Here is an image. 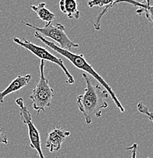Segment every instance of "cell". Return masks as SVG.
Returning <instances> with one entry per match:
<instances>
[{
    "label": "cell",
    "mask_w": 153,
    "mask_h": 158,
    "mask_svg": "<svg viewBox=\"0 0 153 158\" xmlns=\"http://www.w3.org/2000/svg\"><path fill=\"white\" fill-rule=\"evenodd\" d=\"M46 61L40 60V79L36 88L33 90L32 94L29 98L32 101V106L37 114L45 111V109L52 106V100L54 97L53 89L49 85L48 79L44 75V66Z\"/></svg>",
    "instance_id": "cell-3"
},
{
    "label": "cell",
    "mask_w": 153,
    "mask_h": 158,
    "mask_svg": "<svg viewBox=\"0 0 153 158\" xmlns=\"http://www.w3.org/2000/svg\"><path fill=\"white\" fill-rule=\"evenodd\" d=\"M82 77L86 83V88L83 94L77 97L76 104L86 124H90L95 116L100 117L102 110L108 107L104 99L108 98L109 94L101 85H92L90 77L86 73H82Z\"/></svg>",
    "instance_id": "cell-1"
},
{
    "label": "cell",
    "mask_w": 153,
    "mask_h": 158,
    "mask_svg": "<svg viewBox=\"0 0 153 158\" xmlns=\"http://www.w3.org/2000/svg\"><path fill=\"white\" fill-rule=\"evenodd\" d=\"M34 37H35V38L40 40L43 44H45V45L47 46V47H49L50 49L58 52L59 54H60L62 56L66 58L68 60H70V62H72V65H75L77 69L83 71L85 73L89 74L91 76H92L95 79V80L98 81L99 82L100 85H101V87H103V88L107 90L108 94L111 96L113 103H115L117 107L119 109L120 111H121V113H123V112L125 111L124 107H123V105L121 104V103L120 102V100H118L117 98L116 94H115L114 92L113 91L111 86H110V85L105 81L104 79L102 78L101 75L93 69V67L85 60L83 54H75L69 50H66V49H62L61 48H60V47H59L58 46L56 45L53 42L47 40V39L44 38V37H42V36H41L40 34H38L37 31L34 33Z\"/></svg>",
    "instance_id": "cell-2"
},
{
    "label": "cell",
    "mask_w": 153,
    "mask_h": 158,
    "mask_svg": "<svg viewBox=\"0 0 153 158\" xmlns=\"http://www.w3.org/2000/svg\"><path fill=\"white\" fill-rule=\"evenodd\" d=\"M12 40L15 43L18 45L21 46V47L24 48L27 50H28L29 52H31V53L34 54V56L37 57V58L40 59V60H44V61H50V62L56 64V65H58L60 68L62 69V70L63 71L64 74H65L66 77V83L70 84V85H72V84L75 83V79L72 76L71 74L69 72L68 69H66V67L65 66L63 63V61L61 59L58 58V57L55 56L54 55L51 54L47 49H46L44 47H41L40 46H37L35 44H34L33 43H31V41L28 40L26 39H19L18 37H14L12 39Z\"/></svg>",
    "instance_id": "cell-5"
},
{
    "label": "cell",
    "mask_w": 153,
    "mask_h": 158,
    "mask_svg": "<svg viewBox=\"0 0 153 158\" xmlns=\"http://www.w3.org/2000/svg\"><path fill=\"white\" fill-rule=\"evenodd\" d=\"M137 109H138V111L139 113H142V114L146 115L147 116V117L149 118V121L150 122H153V118H152V113L151 112L149 111L148 108L145 106L144 104L142 103V102H139L137 105Z\"/></svg>",
    "instance_id": "cell-12"
},
{
    "label": "cell",
    "mask_w": 153,
    "mask_h": 158,
    "mask_svg": "<svg viewBox=\"0 0 153 158\" xmlns=\"http://www.w3.org/2000/svg\"><path fill=\"white\" fill-rule=\"evenodd\" d=\"M8 143H9V141H8L7 136L2 132V129L0 128V144H7Z\"/></svg>",
    "instance_id": "cell-14"
},
{
    "label": "cell",
    "mask_w": 153,
    "mask_h": 158,
    "mask_svg": "<svg viewBox=\"0 0 153 158\" xmlns=\"http://www.w3.org/2000/svg\"><path fill=\"white\" fill-rule=\"evenodd\" d=\"M142 4H144L145 6H147L148 8H152V5H151V0H144V2H142Z\"/></svg>",
    "instance_id": "cell-15"
},
{
    "label": "cell",
    "mask_w": 153,
    "mask_h": 158,
    "mask_svg": "<svg viewBox=\"0 0 153 158\" xmlns=\"http://www.w3.org/2000/svg\"><path fill=\"white\" fill-rule=\"evenodd\" d=\"M60 10L70 19H79L80 11L78 9L76 0H60Z\"/></svg>",
    "instance_id": "cell-10"
},
{
    "label": "cell",
    "mask_w": 153,
    "mask_h": 158,
    "mask_svg": "<svg viewBox=\"0 0 153 158\" xmlns=\"http://www.w3.org/2000/svg\"><path fill=\"white\" fill-rule=\"evenodd\" d=\"M117 0H90L88 2V6L89 8L93 7H104V6L105 9L103 10V11L97 17L95 22L93 23L94 27L96 31H99L100 27H101V20L102 16L104 15L105 12L108 11V9L112 8L115 4H117Z\"/></svg>",
    "instance_id": "cell-9"
},
{
    "label": "cell",
    "mask_w": 153,
    "mask_h": 158,
    "mask_svg": "<svg viewBox=\"0 0 153 158\" xmlns=\"http://www.w3.org/2000/svg\"><path fill=\"white\" fill-rule=\"evenodd\" d=\"M148 158H149V157H148Z\"/></svg>",
    "instance_id": "cell-16"
},
{
    "label": "cell",
    "mask_w": 153,
    "mask_h": 158,
    "mask_svg": "<svg viewBox=\"0 0 153 158\" xmlns=\"http://www.w3.org/2000/svg\"><path fill=\"white\" fill-rule=\"evenodd\" d=\"M31 8L37 14L38 19L45 22L46 24L52 23V21L56 18L55 15L46 8L45 2H40L37 6H33L32 5V6H31Z\"/></svg>",
    "instance_id": "cell-11"
},
{
    "label": "cell",
    "mask_w": 153,
    "mask_h": 158,
    "mask_svg": "<svg viewBox=\"0 0 153 158\" xmlns=\"http://www.w3.org/2000/svg\"><path fill=\"white\" fill-rule=\"evenodd\" d=\"M70 132L60 127L54 128L50 132L48 133L46 141V147L48 148L51 153L57 151L62 147V143L68 136Z\"/></svg>",
    "instance_id": "cell-7"
},
{
    "label": "cell",
    "mask_w": 153,
    "mask_h": 158,
    "mask_svg": "<svg viewBox=\"0 0 153 158\" xmlns=\"http://www.w3.org/2000/svg\"><path fill=\"white\" fill-rule=\"evenodd\" d=\"M22 24L25 26L31 27L35 30L38 34H40L42 37H48L52 39L53 40L57 42L60 45V48L66 50L70 51L72 48H77L79 47V44L76 43H74L71 40L67 34H66V28L63 25L60 23L57 24L56 25H53L52 23L50 24H46L44 27H37L34 26L30 23L24 22L22 21Z\"/></svg>",
    "instance_id": "cell-4"
},
{
    "label": "cell",
    "mask_w": 153,
    "mask_h": 158,
    "mask_svg": "<svg viewBox=\"0 0 153 158\" xmlns=\"http://www.w3.org/2000/svg\"><path fill=\"white\" fill-rule=\"evenodd\" d=\"M32 76L30 74L24 75V76H18L9 85V86L5 89L3 91L0 93V103H2L4 102V98L7 95L11 93L18 91V90L22 89L24 87L27 86L30 82Z\"/></svg>",
    "instance_id": "cell-8"
},
{
    "label": "cell",
    "mask_w": 153,
    "mask_h": 158,
    "mask_svg": "<svg viewBox=\"0 0 153 158\" xmlns=\"http://www.w3.org/2000/svg\"><path fill=\"white\" fill-rule=\"evenodd\" d=\"M15 103L19 108L20 116L24 124L28 126V137L30 140V148L36 150L37 152V155L40 158H45L44 156V153L41 149V140L40 132L37 127L34 126L32 122L31 114L27 106L24 105V99L19 98L16 99Z\"/></svg>",
    "instance_id": "cell-6"
},
{
    "label": "cell",
    "mask_w": 153,
    "mask_h": 158,
    "mask_svg": "<svg viewBox=\"0 0 153 158\" xmlns=\"http://www.w3.org/2000/svg\"><path fill=\"white\" fill-rule=\"evenodd\" d=\"M126 150H128V151L131 152V158H136V154H137L138 150V144L136 143L133 144L131 147L127 148Z\"/></svg>",
    "instance_id": "cell-13"
}]
</instances>
